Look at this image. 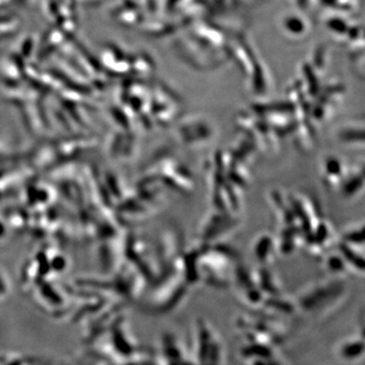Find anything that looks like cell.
<instances>
[{
    "mask_svg": "<svg viewBox=\"0 0 365 365\" xmlns=\"http://www.w3.org/2000/svg\"><path fill=\"white\" fill-rule=\"evenodd\" d=\"M234 227H236V218L231 217L229 214L222 211L209 214L200 229V240L202 243L213 245L223 240Z\"/></svg>",
    "mask_w": 365,
    "mask_h": 365,
    "instance_id": "6da1fadb",
    "label": "cell"
},
{
    "mask_svg": "<svg viewBox=\"0 0 365 365\" xmlns=\"http://www.w3.org/2000/svg\"><path fill=\"white\" fill-rule=\"evenodd\" d=\"M178 133H179L180 141L189 145L208 141L213 136V129L204 121L190 120L188 123L185 122L179 126Z\"/></svg>",
    "mask_w": 365,
    "mask_h": 365,
    "instance_id": "7a4b0ae2",
    "label": "cell"
},
{
    "mask_svg": "<svg viewBox=\"0 0 365 365\" xmlns=\"http://www.w3.org/2000/svg\"><path fill=\"white\" fill-rule=\"evenodd\" d=\"M364 124L359 125L358 123H350L348 125L342 126L336 133V137L342 145H346L347 148H360L364 150Z\"/></svg>",
    "mask_w": 365,
    "mask_h": 365,
    "instance_id": "3957f363",
    "label": "cell"
},
{
    "mask_svg": "<svg viewBox=\"0 0 365 365\" xmlns=\"http://www.w3.org/2000/svg\"><path fill=\"white\" fill-rule=\"evenodd\" d=\"M346 168L337 157H328L324 164V178L326 184L331 188H340Z\"/></svg>",
    "mask_w": 365,
    "mask_h": 365,
    "instance_id": "277c9868",
    "label": "cell"
},
{
    "mask_svg": "<svg viewBox=\"0 0 365 365\" xmlns=\"http://www.w3.org/2000/svg\"><path fill=\"white\" fill-rule=\"evenodd\" d=\"M364 166H353L350 170H346L341 187L346 197H353L359 190L364 189Z\"/></svg>",
    "mask_w": 365,
    "mask_h": 365,
    "instance_id": "5b68a950",
    "label": "cell"
},
{
    "mask_svg": "<svg viewBox=\"0 0 365 365\" xmlns=\"http://www.w3.org/2000/svg\"><path fill=\"white\" fill-rule=\"evenodd\" d=\"M255 256L263 264L273 262L276 255V240L272 238L271 234H265L259 236L255 243Z\"/></svg>",
    "mask_w": 365,
    "mask_h": 365,
    "instance_id": "8992f818",
    "label": "cell"
},
{
    "mask_svg": "<svg viewBox=\"0 0 365 365\" xmlns=\"http://www.w3.org/2000/svg\"><path fill=\"white\" fill-rule=\"evenodd\" d=\"M364 353V341L358 338L348 340L339 348V355L347 362L357 360Z\"/></svg>",
    "mask_w": 365,
    "mask_h": 365,
    "instance_id": "52a82bcc",
    "label": "cell"
},
{
    "mask_svg": "<svg viewBox=\"0 0 365 365\" xmlns=\"http://www.w3.org/2000/svg\"><path fill=\"white\" fill-rule=\"evenodd\" d=\"M348 245H356V247L364 248V223L358 227H349L342 236V241Z\"/></svg>",
    "mask_w": 365,
    "mask_h": 365,
    "instance_id": "ba28073f",
    "label": "cell"
},
{
    "mask_svg": "<svg viewBox=\"0 0 365 365\" xmlns=\"http://www.w3.org/2000/svg\"><path fill=\"white\" fill-rule=\"evenodd\" d=\"M324 264L327 269L333 274H343L346 270L349 269L343 257L340 253L329 255L326 260H324Z\"/></svg>",
    "mask_w": 365,
    "mask_h": 365,
    "instance_id": "9c48e42d",
    "label": "cell"
}]
</instances>
